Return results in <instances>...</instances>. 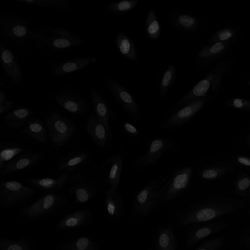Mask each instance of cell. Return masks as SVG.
Listing matches in <instances>:
<instances>
[{"label": "cell", "mask_w": 250, "mask_h": 250, "mask_svg": "<svg viewBox=\"0 0 250 250\" xmlns=\"http://www.w3.org/2000/svg\"><path fill=\"white\" fill-rule=\"evenodd\" d=\"M146 32L148 37L152 40L157 39L160 35V25L152 9L149 10L146 18Z\"/></svg>", "instance_id": "obj_29"}, {"label": "cell", "mask_w": 250, "mask_h": 250, "mask_svg": "<svg viewBox=\"0 0 250 250\" xmlns=\"http://www.w3.org/2000/svg\"><path fill=\"white\" fill-rule=\"evenodd\" d=\"M238 161L244 165H247V166H250V161L245 158L243 157H240L238 158Z\"/></svg>", "instance_id": "obj_42"}, {"label": "cell", "mask_w": 250, "mask_h": 250, "mask_svg": "<svg viewBox=\"0 0 250 250\" xmlns=\"http://www.w3.org/2000/svg\"><path fill=\"white\" fill-rule=\"evenodd\" d=\"M250 181L249 179L245 178L242 179L239 183L238 187L241 190L246 189L250 185Z\"/></svg>", "instance_id": "obj_40"}, {"label": "cell", "mask_w": 250, "mask_h": 250, "mask_svg": "<svg viewBox=\"0 0 250 250\" xmlns=\"http://www.w3.org/2000/svg\"><path fill=\"white\" fill-rule=\"evenodd\" d=\"M99 191V186L94 181H89L81 179L75 185L68 189L76 200L80 203L87 201Z\"/></svg>", "instance_id": "obj_17"}, {"label": "cell", "mask_w": 250, "mask_h": 250, "mask_svg": "<svg viewBox=\"0 0 250 250\" xmlns=\"http://www.w3.org/2000/svg\"><path fill=\"white\" fill-rule=\"evenodd\" d=\"M33 110L29 107L14 109L3 117L5 124L10 128L18 129L23 127L33 117Z\"/></svg>", "instance_id": "obj_18"}, {"label": "cell", "mask_w": 250, "mask_h": 250, "mask_svg": "<svg viewBox=\"0 0 250 250\" xmlns=\"http://www.w3.org/2000/svg\"><path fill=\"white\" fill-rule=\"evenodd\" d=\"M8 250H22V249L20 246L14 244L10 245L8 247Z\"/></svg>", "instance_id": "obj_43"}, {"label": "cell", "mask_w": 250, "mask_h": 250, "mask_svg": "<svg viewBox=\"0 0 250 250\" xmlns=\"http://www.w3.org/2000/svg\"><path fill=\"white\" fill-rule=\"evenodd\" d=\"M45 121L49 140L56 147L63 146L76 132V127L74 123L57 112H49Z\"/></svg>", "instance_id": "obj_3"}, {"label": "cell", "mask_w": 250, "mask_h": 250, "mask_svg": "<svg viewBox=\"0 0 250 250\" xmlns=\"http://www.w3.org/2000/svg\"><path fill=\"white\" fill-rule=\"evenodd\" d=\"M86 128L91 139L100 148H104L111 145L112 136L93 113H91L87 119Z\"/></svg>", "instance_id": "obj_12"}, {"label": "cell", "mask_w": 250, "mask_h": 250, "mask_svg": "<svg viewBox=\"0 0 250 250\" xmlns=\"http://www.w3.org/2000/svg\"><path fill=\"white\" fill-rule=\"evenodd\" d=\"M204 104V100L197 99L188 103L185 106L175 112L164 123L165 128H174L188 122Z\"/></svg>", "instance_id": "obj_11"}, {"label": "cell", "mask_w": 250, "mask_h": 250, "mask_svg": "<svg viewBox=\"0 0 250 250\" xmlns=\"http://www.w3.org/2000/svg\"><path fill=\"white\" fill-rule=\"evenodd\" d=\"M202 175L203 178L206 179H213L217 177V173L214 170L208 169L205 170Z\"/></svg>", "instance_id": "obj_38"}, {"label": "cell", "mask_w": 250, "mask_h": 250, "mask_svg": "<svg viewBox=\"0 0 250 250\" xmlns=\"http://www.w3.org/2000/svg\"><path fill=\"white\" fill-rule=\"evenodd\" d=\"M105 203L109 215L117 218L121 215L123 209L122 198L118 189L109 187L105 192Z\"/></svg>", "instance_id": "obj_24"}, {"label": "cell", "mask_w": 250, "mask_h": 250, "mask_svg": "<svg viewBox=\"0 0 250 250\" xmlns=\"http://www.w3.org/2000/svg\"><path fill=\"white\" fill-rule=\"evenodd\" d=\"M71 171H65L57 178H30L27 182L36 188L49 192H55L63 188L70 180Z\"/></svg>", "instance_id": "obj_15"}, {"label": "cell", "mask_w": 250, "mask_h": 250, "mask_svg": "<svg viewBox=\"0 0 250 250\" xmlns=\"http://www.w3.org/2000/svg\"><path fill=\"white\" fill-rule=\"evenodd\" d=\"M176 76V69L174 65H170L165 72L160 88L159 97L163 98L168 91L174 83Z\"/></svg>", "instance_id": "obj_30"}, {"label": "cell", "mask_w": 250, "mask_h": 250, "mask_svg": "<svg viewBox=\"0 0 250 250\" xmlns=\"http://www.w3.org/2000/svg\"><path fill=\"white\" fill-rule=\"evenodd\" d=\"M52 98L61 107L74 115H83L87 112V102L78 94L62 92L54 95Z\"/></svg>", "instance_id": "obj_10"}, {"label": "cell", "mask_w": 250, "mask_h": 250, "mask_svg": "<svg viewBox=\"0 0 250 250\" xmlns=\"http://www.w3.org/2000/svg\"><path fill=\"white\" fill-rule=\"evenodd\" d=\"M35 190L19 182L3 180L0 184V197L5 204H12L33 195Z\"/></svg>", "instance_id": "obj_4"}, {"label": "cell", "mask_w": 250, "mask_h": 250, "mask_svg": "<svg viewBox=\"0 0 250 250\" xmlns=\"http://www.w3.org/2000/svg\"><path fill=\"white\" fill-rule=\"evenodd\" d=\"M248 83H249V84L250 85V82H249Z\"/></svg>", "instance_id": "obj_45"}, {"label": "cell", "mask_w": 250, "mask_h": 250, "mask_svg": "<svg viewBox=\"0 0 250 250\" xmlns=\"http://www.w3.org/2000/svg\"><path fill=\"white\" fill-rule=\"evenodd\" d=\"M157 250H176V241L172 224L166 228H161L156 238Z\"/></svg>", "instance_id": "obj_23"}, {"label": "cell", "mask_w": 250, "mask_h": 250, "mask_svg": "<svg viewBox=\"0 0 250 250\" xmlns=\"http://www.w3.org/2000/svg\"><path fill=\"white\" fill-rule=\"evenodd\" d=\"M0 32L3 36L20 43L35 40L41 41L45 36L42 32L30 29L26 21L13 15L1 18Z\"/></svg>", "instance_id": "obj_2"}, {"label": "cell", "mask_w": 250, "mask_h": 250, "mask_svg": "<svg viewBox=\"0 0 250 250\" xmlns=\"http://www.w3.org/2000/svg\"><path fill=\"white\" fill-rule=\"evenodd\" d=\"M88 243V240L86 238H80L77 242V248L79 250H83L87 247Z\"/></svg>", "instance_id": "obj_37"}, {"label": "cell", "mask_w": 250, "mask_h": 250, "mask_svg": "<svg viewBox=\"0 0 250 250\" xmlns=\"http://www.w3.org/2000/svg\"><path fill=\"white\" fill-rule=\"evenodd\" d=\"M51 33L49 37H43L41 41L52 48L64 49L83 44V41L71 32L59 27H48Z\"/></svg>", "instance_id": "obj_5"}, {"label": "cell", "mask_w": 250, "mask_h": 250, "mask_svg": "<svg viewBox=\"0 0 250 250\" xmlns=\"http://www.w3.org/2000/svg\"><path fill=\"white\" fill-rule=\"evenodd\" d=\"M96 60V58L92 56L73 59L58 65L54 70V74L61 75L72 73L94 63Z\"/></svg>", "instance_id": "obj_20"}, {"label": "cell", "mask_w": 250, "mask_h": 250, "mask_svg": "<svg viewBox=\"0 0 250 250\" xmlns=\"http://www.w3.org/2000/svg\"><path fill=\"white\" fill-rule=\"evenodd\" d=\"M123 163L124 157L120 153H117L104 161V165H111L108 175L110 188L118 189Z\"/></svg>", "instance_id": "obj_21"}, {"label": "cell", "mask_w": 250, "mask_h": 250, "mask_svg": "<svg viewBox=\"0 0 250 250\" xmlns=\"http://www.w3.org/2000/svg\"><path fill=\"white\" fill-rule=\"evenodd\" d=\"M78 220L76 218H70L66 221V225L68 227H74L77 225Z\"/></svg>", "instance_id": "obj_41"}, {"label": "cell", "mask_w": 250, "mask_h": 250, "mask_svg": "<svg viewBox=\"0 0 250 250\" xmlns=\"http://www.w3.org/2000/svg\"><path fill=\"white\" fill-rule=\"evenodd\" d=\"M89 153L77 151L70 152L64 156L59 162L57 167L59 170L73 171L82 165L87 159Z\"/></svg>", "instance_id": "obj_22"}, {"label": "cell", "mask_w": 250, "mask_h": 250, "mask_svg": "<svg viewBox=\"0 0 250 250\" xmlns=\"http://www.w3.org/2000/svg\"><path fill=\"white\" fill-rule=\"evenodd\" d=\"M14 102L9 100H6L1 104H0V113L3 114L4 112L10 110L13 106Z\"/></svg>", "instance_id": "obj_36"}, {"label": "cell", "mask_w": 250, "mask_h": 250, "mask_svg": "<svg viewBox=\"0 0 250 250\" xmlns=\"http://www.w3.org/2000/svg\"><path fill=\"white\" fill-rule=\"evenodd\" d=\"M64 199L63 196L59 195L47 194L36 202L30 208V211L48 210L52 208L58 202L63 200Z\"/></svg>", "instance_id": "obj_27"}, {"label": "cell", "mask_w": 250, "mask_h": 250, "mask_svg": "<svg viewBox=\"0 0 250 250\" xmlns=\"http://www.w3.org/2000/svg\"><path fill=\"white\" fill-rule=\"evenodd\" d=\"M221 79V75L215 72L209 73L207 77L199 81L186 95L178 102L177 106L186 104L193 100L200 99L206 96L210 87L215 91Z\"/></svg>", "instance_id": "obj_9"}, {"label": "cell", "mask_w": 250, "mask_h": 250, "mask_svg": "<svg viewBox=\"0 0 250 250\" xmlns=\"http://www.w3.org/2000/svg\"><path fill=\"white\" fill-rule=\"evenodd\" d=\"M192 174V169L185 167L176 171L170 179L166 182V189L163 201H169L175 198L188 187Z\"/></svg>", "instance_id": "obj_8"}, {"label": "cell", "mask_w": 250, "mask_h": 250, "mask_svg": "<svg viewBox=\"0 0 250 250\" xmlns=\"http://www.w3.org/2000/svg\"><path fill=\"white\" fill-rule=\"evenodd\" d=\"M38 152L29 151L20 154L0 167L2 175L9 174L31 166L41 158Z\"/></svg>", "instance_id": "obj_13"}, {"label": "cell", "mask_w": 250, "mask_h": 250, "mask_svg": "<svg viewBox=\"0 0 250 250\" xmlns=\"http://www.w3.org/2000/svg\"><path fill=\"white\" fill-rule=\"evenodd\" d=\"M234 31L231 29H222L217 31L209 39L210 42H221L230 39L234 34Z\"/></svg>", "instance_id": "obj_34"}, {"label": "cell", "mask_w": 250, "mask_h": 250, "mask_svg": "<svg viewBox=\"0 0 250 250\" xmlns=\"http://www.w3.org/2000/svg\"><path fill=\"white\" fill-rule=\"evenodd\" d=\"M107 83L111 93L123 108L133 119L137 120L139 117V106L131 95L112 79H108Z\"/></svg>", "instance_id": "obj_7"}, {"label": "cell", "mask_w": 250, "mask_h": 250, "mask_svg": "<svg viewBox=\"0 0 250 250\" xmlns=\"http://www.w3.org/2000/svg\"><path fill=\"white\" fill-rule=\"evenodd\" d=\"M17 1L38 7L56 9H66L69 5V1L67 0H17Z\"/></svg>", "instance_id": "obj_28"}, {"label": "cell", "mask_w": 250, "mask_h": 250, "mask_svg": "<svg viewBox=\"0 0 250 250\" xmlns=\"http://www.w3.org/2000/svg\"><path fill=\"white\" fill-rule=\"evenodd\" d=\"M226 45L223 42H216L213 44L203 47L198 54L201 60H206L222 52Z\"/></svg>", "instance_id": "obj_32"}, {"label": "cell", "mask_w": 250, "mask_h": 250, "mask_svg": "<svg viewBox=\"0 0 250 250\" xmlns=\"http://www.w3.org/2000/svg\"><path fill=\"white\" fill-rule=\"evenodd\" d=\"M21 132L41 144H46L48 142L46 127L42 121L37 117H32L22 127Z\"/></svg>", "instance_id": "obj_19"}, {"label": "cell", "mask_w": 250, "mask_h": 250, "mask_svg": "<svg viewBox=\"0 0 250 250\" xmlns=\"http://www.w3.org/2000/svg\"><path fill=\"white\" fill-rule=\"evenodd\" d=\"M174 144L167 139L159 138L153 139L150 143L147 152L138 158L135 162L136 167L142 168L153 165L163 153L174 148Z\"/></svg>", "instance_id": "obj_6"}, {"label": "cell", "mask_w": 250, "mask_h": 250, "mask_svg": "<svg viewBox=\"0 0 250 250\" xmlns=\"http://www.w3.org/2000/svg\"><path fill=\"white\" fill-rule=\"evenodd\" d=\"M6 99V95L5 93L2 91H0V104L3 103Z\"/></svg>", "instance_id": "obj_44"}, {"label": "cell", "mask_w": 250, "mask_h": 250, "mask_svg": "<svg viewBox=\"0 0 250 250\" xmlns=\"http://www.w3.org/2000/svg\"><path fill=\"white\" fill-rule=\"evenodd\" d=\"M166 178H157L145 186L135 197L133 208L141 218H144L163 200Z\"/></svg>", "instance_id": "obj_1"}, {"label": "cell", "mask_w": 250, "mask_h": 250, "mask_svg": "<svg viewBox=\"0 0 250 250\" xmlns=\"http://www.w3.org/2000/svg\"><path fill=\"white\" fill-rule=\"evenodd\" d=\"M247 104V102L243 99L235 98L232 101L233 105L237 108H241Z\"/></svg>", "instance_id": "obj_39"}, {"label": "cell", "mask_w": 250, "mask_h": 250, "mask_svg": "<svg viewBox=\"0 0 250 250\" xmlns=\"http://www.w3.org/2000/svg\"><path fill=\"white\" fill-rule=\"evenodd\" d=\"M23 148L19 145H12L1 147L0 153V167L10 161L23 151Z\"/></svg>", "instance_id": "obj_31"}, {"label": "cell", "mask_w": 250, "mask_h": 250, "mask_svg": "<svg viewBox=\"0 0 250 250\" xmlns=\"http://www.w3.org/2000/svg\"><path fill=\"white\" fill-rule=\"evenodd\" d=\"M0 56L1 64L7 74L15 83H19L22 78V72L12 52L0 44Z\"/></svg>", "instance_id": "obj_16"}, {"label": "cell", "mask_w": 250, "mask_h": 250, "mask_svg": "<svg viewBox=\"0 0 250 250\" xmlns=\"http://www.w3.org/2000/svg\"><path fill=\"white\" fill-rule=\"evenodd\" d=\"M116 44L121 54L127 59L136 61L137 53L132 40L121 32L117 34L115 39Z\"/></svg>", "instance_id": "obj_25"}, {"label": "cell", "mask_w": 250, "mask_h": 250, "mask_svg": "<svg viewBox=\"0 0 250 250\" xmlns=\"http://www.w3.org/2000/svg\"><path fill=\"white\" fill-rule=\"evenodd\" d=\"M122 128L125 133L130 136H137L139 133L137 128L132 124L127 121H123Z\"/></svg>", "instance_id": "obj_35"}, {"label": "cell", "mask_w": 250, "mask_h": 250, "mask_svg": "<svg viewBox=\"0 0 250 250\" xmlns=\"http://www.w3.org/2000/svg\"><path fill=\"white\" fill-rule=\"evenodd\" d=\"M169 19L175 27L186 32L194 31L198 27L196 19L189 15L175 13Z\"/></svg>", "instance_id": "obj_26"}, {"label": "cell", "mask_w": 250, "mask_h": 250, "mask_svg": "<svg viewBox=\"0 0 250 250\" xmlns=\"http://www.w3.org/2000/svg\"><path fill=\"white\" fill-rule=\"evenodd\" d=\"M90 95L97 118L104 126L109 135L112 136L109 126L112 114L108 104L96 89L91 88Z\"/></svg>", "instance_id": "obj_14"}, {"label": "cell", "mask_w": 250, "mask_h": 250, "mask_svg": "<svg viewBox=\"0 0 250 250\" xmlns=\"http://www.w3.org/2000/svg\"><path fill=\"white\" fill-rule=\"evenodd\" d=\"M138 3L136 0H126L113 2L107 6L108 10L112 13L122 14L133 9Z\"/></svg>", "instance_id": "obj_33"}]
</instances>
